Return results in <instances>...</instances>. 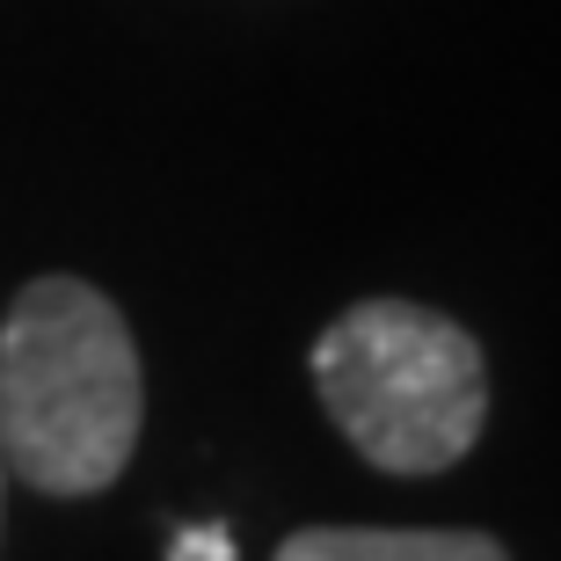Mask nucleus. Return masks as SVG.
I'll list each match as a JSON object with an SVG mask.
<instances>
[{
    "instance_id": "obj_1",
    "label": "nucleus",
    "mask_w": 561,
    "mask_h": 561,
    "mask_svg": "<svg viewBox=\"0 0 561 561\" xmlns=\"http://www.w3.org/2000/svg\"><path fill=\"white\" fill-rule=\"evenodd\" d=\"M146 416L139 343L81 277H30L0 321V467L37 496H95Z\"/></svg>"
},
{
    "instance_id": "obj_2",
    "label": "nucleus",
    "mask_w": 561,
    "mask_h": 561,
    "mask_svg": "<svg viewBox=\"0 0 561 561\" xmlns=\"http://www.w3.org/2000/svg\"><path fill=\"white\" fill-rule=\"evenodd\" d=\"M313 394L379 474H445L489 423V365L416 299H357L313 343Z\"/></svg>"
},
{
    "instance_id": "obj_3",
    "label": "nucleus",
    "mask_w": 561,
    "mask_h": 561,
    "mask_svg": "<svg viewBox=\"0 0 561 561\" xmlns=\"http://www.w3.org/2000/svg\"><path fill=\"white\" fill-rule=\"evenodd\" d=\"M277 561H511L489 533H394V525H307Z\"/></svg>"
},
{
    "instance_id": "obj_4",
    "label": "nucleus",
    "mask_w": 561,
    "mask_h": 561,
    "mask_svg": "<svg viewBox=\"0 0 561 561\" xmlns=\"http://www.w3.org/2000/svg\"><path fill=\"white\" fill-rule=\"evenodd\" d=\"M168 561H233V540H227V533H211V525H190V533H175Z\"/></svg>"
},
{
    "instance_id": "obj_5",
    "label": "nucleus",
    "mask_w": 561,
    "mask_h": 561,
    "mask_svg": "<svg viewBox=\"0 0 561 561\" xmlns=\"http://www.w3.org/2000/svg\"><path fill=\"white\" fill-rule=\"evenodd\" d=\"M0 489H8V467H0Z\"/></svg>"
}]
</instances>
